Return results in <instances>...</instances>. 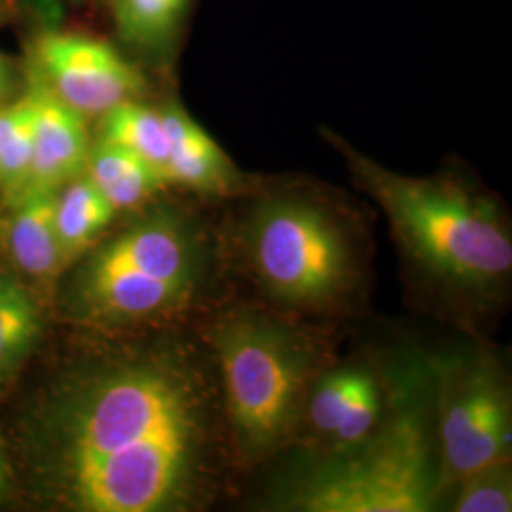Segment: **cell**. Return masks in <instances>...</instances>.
Instances as JSON below:
<instances>
[{
    "instance_id": "1",
    "label": "cell",
    "mask_w": 512,
    "mask_h": 512,
    "mask_svg": "<svg viewBox=\"0 0 512 512\" xmlns=\"http://www.w3.org/2000/svg\"><path fill=\"white\" fill-rule=\"evenodd\" d=\"M40 446L52 488L80 512L203 509L234 467L203 342L84 368L50 404Z\"/></svg>"
},
{
    "instance_id": "2",
    "label": "cell",
    "mask_w": 512,
    "mask_h": 512,
    "mask_svg": "<svg viewBox=\"0 0 512 512\" xmlns=\"http://www.w3.org/2000/svg\"><path fill=\"white\" fill-rule=\"evenodd\" d=\"M357 186L384 211L421 302L476 330L505 306L512 281L509 219L492 194L459 175L408 177L376 164L336 135Z\"/></svg>"
},
{
    "instance_id": "3",
    "label": "cell",
    "mask_w": 512,
    "mask_h": 512,
    "mask_svg": "<svg viewBox=\"0 0 512 512\" xmlns=\"http://www.w3.org/2000/svg\"><path fill=\"white\" fill-rule=\"evenodd\" d=\"M239 198L222 253L258 304L308 325L359 308L370 245L353 209L308 184H251Z\"/></svg>"
},
{
    "instance_id": "4",
    "label": "cell",
    "mask_w": 512,
    "mask_h": 512,
    "mask_svg": "<svg viewBox=\"0 0 512 512\" xmlns=\"http://www.w3.org/2000/svg\"><path fill=\"white\" fill-rule=\"evenodd\" d=\"M202 342L217 368L234 467L247 471L298 439L311 385L330 365L313 325L256 300L215 302Z\"/></svg>"
},
{
    "instance_id": "5",
    "label": "cell",
    "mask_w": 512,
    "mask_h": 512,
    "mask_svg": "<svg viewBox=\"0 0 512 512\" xmlns=\"http://www.w3.org/2000/svg\"><path fill=\"white\" fill-rule=\"evenodd\" d=\"M384 418L363 442L315 454L275 492V511L429 512L439 505L431 363L397 366Z\"/></svg>"
},
{
    "instance_id": "6",
    "label": "cell",
    "mask_w": 512,
    "mask_h": 512,
    "mask_svg": "<svg viewBox=\"0 0 512 512\" xmlns=\"http://www.w3.org/2000/svg\"><path fill=\"white\" fill-rule=\"evenodd\" d=\"M224 266L217 230L183 209L154 207L86 256L71 310L103 327L169 319L217 293Z\"/></svg>"
},
{
    "instance_id": "7",
    "label": "cell",
    "mask_w": 512,
    "mask_h": 512,
    "mask_svg": "<svg viewBox=\"0 0 512 512\" xmlns=\"http://www.w3.org/2000/svg\"><path fill=\"white\" fill-rule=\"evenodd\" d=\"M439 444V505L459 480L511 459L512 385L490 348L429 357Z\"/></svg>"
},
{
    "instance_id": "8",
    "label": "cell",
    "mask_w": 512,
    "mask_h": 512,
    "mask_svg": "<svg viewBox=\"0 0 512 512\" xmlns=\"http://www.w3.org/2000/svg\"><path fill=\"white\" fill-rule=\"evenodd\" d=\"M27 50L29 78L86 118L141 99L147 90L141 69L103 38L48 27L38 29Z\"/></svg>"
},
{
    "instance_id": "9",
    "label": "cell",
    "mask_w": 512,
    "mask_h": 512,
    "mask_svg": "<svg viewBox=\"0 0 512 512\" xmlns=\"http://www.w3.org/2000/svg\"><path fill=\"white\" fill-rule=\"evenodd\" d=\"M25 92L33 105L29 190H59L86 171L92 147L88 118L31 78Z\"/></svg>"
},
{
    "instance_id": "10",
    "label": "cell",
    "mask_w": 512,
    "mask_h": 512,
    "mask_svg": "<svg viewBox=\"0 0 512 512\" xmlns=\"http://www.w3.org/2000/svg\"><path fill=\"white\" fill-rule=\"evenodd\" d=\"M160 110L167 129V183L224 200L238 198L253 184L179 103L167 101Z\"/></svg>"
},
{
    "instance_id": "11",
    "label": "cell",
    "mask_w": 512,
    "mask_h": 512,
    "mask_svg": "<svg viewBox=\"0 0 512 512\" xmlns=\"http://www.w3.org/2000/svg\"><path fill=\"white\" fill-rule=\"evenodd\" d=\"M116 37L148 65H167L175 54L192 0H105Z\"/></svg>"
},
{
    "instance_id": "12",
    "label": "cell",
    "mask_w": 512,
    "mask_h": 512,
    "mask_svg": "<svg viewBox=\"0 0 512 512\" xmlns=\"http://www.w3.org/2000/svg\"><path fill=\"white\" fill-rule=\"evenodd\" d=\"M57 190H29L14 203L8 249L23 274L48 281L67 262L55 232Z\"/></svg>"
},
{
    "instance_id": "13",
    "label": "cell",
    "mask_w": 512,
    "mask_h": 512,
    "mask_svg": "<svg viewBox=\"0 0 512 512\" xmlns=\"http://www.w3.org/2000/svg\"><path fill=\"white\" fill-rule=\"evenodd\" d=\"M84 175L103 192L118 213L141 209L169 186L164 175L147 160L103 139L92 141Z\"/></svg>"
},
{
    "instance_id": "14",
    "label": "cell",
    "mask_w": 512,
    "mask_h": 512,
    "mask_svg": "<svg viewBox=\"0 0 512 512\" xmlns=\"http://www.w3.org/2000/svg\"><path fill=\"white\" fill-rule=\"evenodd\" d=\"M114 205L82 173L55 196V232L65 260L80 255L116 217Z\"/></svg>"
},
{
    "instance_id": "15",
    "label": "cell",
    "mask_w": 512,
    "mask_h": 512,
    "mask_svg": "<svg viewBox=\"0 0 512 512\" xmlns=\"http://www.w3.org/2000/svg\"><path fill=\"white\" fill-rule=\"evenodd\" d=\"M97 139L128 148L133 154L147 160L148 164L154 165L165 177L167 129L160 107L147 105L141 99L116 105L99 116Z\"/></svg>"
},
{
    "instance_id": "16",
    "label": "cell",
    "mask_w": 512,
    "mask_h": 512,
    "mask_svg": "<svg viewBox=\"0 0 512 512\" xmlns=\"http://www.w3.org/2000/svg\"><path fill=\"white\" fill-rule=\"evenodd\" d=\"M33 165V105L27 92L0 105V192L18 202L29 190Z\"/></svg>"
},
{
    "instance_id": "17",
    "label": "cell",
    "mask_w": 512,
    "mask_h": 512,
    "mask_svg": "<svg viewBox=\"0 0 512 512\" xmlns=\"http://www.w3.org/2000/svg\"><path fill=\"white\" fill-rule=\"evenodd\" d=\"M40 311L18 281L0 277V380L12 374L37 346Z\"/></svg>"
},
{
    "instance_id": "18",
    "label": "cell",
    "mask_w": 512,
    "mask_h": 512,
    "mask_svg": "<svg viewBox=\"0 0 512 512\" xmlns=\"http://www.w3.org/2000/svg\"><path fill=\"white\" fill-rule=\"evenodd\" d=\"M446 495H452L450 511L511 512V459L492 463L473 475L465 476Z\"/></svg>"
},
{
    "instance_id": "19",
    "label": "cell",
    "mask_w": 512,
    "mask_h": 512,
    "mask_svg": "<svg viewBox=\"0 0 512 512\" xmlns=\"http://www.w3.org/2000/svg\"><path fill=\"white\" fill-rule=\"evenodd\" d=\"M29 14L37 19L40 29L61 27V21L69 8L76 6L80 0H21Z\"/></svg>"
},
{
    "instance_id": "20",
    "label": "cell",
    "mask_w": 512,
    "mask_h": 512,
    "mask_svg": "<svg viewBox=\"0 0 512 512\" xmlns=\"http://www.w3.org/2000/svg\"><path fill=\"white\" fill-rule=\"evenodd\" d=\"M16 78H18V71L14 61L0 52V101L14 90Z\"/></svg>"
},
{
    "instance_id": "21",
    "label": "cell",
    "mask_w": 512,
    "mask_h": 512,
    "mask_svg": "<svg viewBox=\"0 0 512 512\" xmlns=\"http://www.w3.org/2000/svg\"><path fill=\"white\" fill-rule=\"evenodd\" d=\"M8 480H10L8 465H6V456H4V448H2V440H0V501L8 492Z\"/></svg>"
},
{
    "instance_id": "22",
    "label": "cell",
    "mask_w": 512,
    "mask_h": 512,
    "mask_svg": "<svg viewBox=\"0 0 512 512\" xmlns=\"http://www.w3.org/2000/svg\"><path fill=\"white\" fill-rule=\"evenodd\" d=\"M6 6H8V0H0V18L6 14Z\"/></svg>"
}]
</instances>
